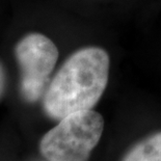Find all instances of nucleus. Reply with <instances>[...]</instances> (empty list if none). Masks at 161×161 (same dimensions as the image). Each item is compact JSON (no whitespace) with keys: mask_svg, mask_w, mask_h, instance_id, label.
<instances>
[{"mask_svg":"<svg viewBox=\"0 0 161 161\" xmlns=\"http://www.w3.org/2000/svg\"><path fill=\"white\" fill-rule=\"evenodd\" d=\"M19 69V91L24 101L35 103L44 96L59 57L56 44L44 33L28 32L14 47Z\"/></svg>","mask_w":161,"mask_h":161,"instance_id":"nucleus-3","label":"nucleus"},{"mask_svg":"<svg viewBox=\"0 0 161 161\" xmlns=\"http://www.w3.org/2000/svg\"><path fill=\"white\" fill-rule=\"evenodd\" d=\"M110 57L104 48L83 47L64 61L43 96L45 114L53 119L92 109L108 84Z\"/></svg>","mask_w":161,"mask_h":161,"instance_id":"nucleus-1","label":"nucleus"},{"mask_svg":"<svg viewBox=\"0 0 161 161\" xmlns=\"http://www.w3.org/2000/svg\"><path fill=\"white\" fill-rule=\"evenodd\" d=\"M122 161H161V132L140 140L128 151Z\"/></svg>","mask_w":161,"mask_h":161,"instance_id":"nucleus-4","label":"nucleus"},{"mask_svg":"<svg viewBox=\"0 0 161 161\" xmlns=\"http://www.w3.org/2000/svg\"><path fill=\"white\" fill-rule=\"evenodd\" d=\"M104 119L88 109L71 114L43 136L41 154L48 161H87L100 142Z\"/></svg>","mask_w":161,"mask_h":161,"instance_id":"nucleus-2","label":"nucleus"},{"mask_svg":"<svg viewBox=\"0 0 161 161\" xmlns=\"http://www.w3.org/2000/svg\"><path fill=\"white\" fill-rule=\"evenodd\" d=\"M5 86H6V71L4 64L0 60V100H1L3 94H4Z\"/></svg>","mask_w":161,"mask_h":161,"instance_id":"nucleus-5","label":"nucleus"}]
</instances>
